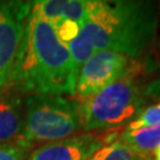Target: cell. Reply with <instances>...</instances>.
Returning <instances> with one entry per match:
<instances>
[{"instance_id": "9a60e30c", "label": "cell", "mask_w": 160, "mask_h": 160, "mask_svg": "<svg viewBox=\"0 0 160 160\" xmlns=\"http://www.w3.org/2000/svg\"><path fill=\"white\" fill-rule=\"evenodd\" d=\"M152 160H160V145L153 151V158Z\"/></svg>"}, {"instance_id": "9c48e42d", "label": "cell", "mask_w": 160, "mask_h": 160, "mask_svg": "<svg viewBox=\"0 0 160 160\" xmlns=\"http://www.w3.org/2000/svg\"><path fill=\"white\" fill-rule=\"evenodd\" d=\"M116 139L139 154L151 157V153L160 145V123L135 131L125 129Z\"/></svg>"}, {"instance_id": "6da1fadb", "label": "cell", "mask_w": 160, "mask_h": 160, "mask_svg": "<svg viewBox=\"0 0 160 160\" xmlns=\"http://www.w3.org/2000/svg\"><path fill=\"white\" fill-rule=\"evenodd\" d=\"M77 74L68 46L50 23L30 11L5 89L12 94L75 95Z\"/></svg>"}, {"instance_id": "5bb4252c", "label": "cell", "mask_w": 160, "mask_h": 160, "mask_svg": "<svg viewBox=\"0 0 160 160\" xmlns=\"http://www.w3.org/2000/svg\"><path fill=\"white\" fill-rule=\"evenodd\" d=\"M53 29L57 33L58 38L61 39L62 43H64L65 45H68L71 40H74L77 34L80 33V25L74 23L69 19H62L61 22H58Z\"/></svg>"}, {"instance_id": "277c9868", "label": "cell", "mask_w": 160, "mask_h": 160, "mask_svg": "<svg viewBox=\"0 0 160 160\" xmlns=\"http://www.w3.org/2000/svg\"><path fill=\"white\" fill-rule=\"evenodd\" d=\"M82 131L80 103L57 95H29L19 142L33 146L75 137Z\"/></svg>"}, {"instance_id": "30bf717a", "label": "cell", "mask_w": 160, "mask_h": 160, "mask_svg": "<svg viewBox=\"0 0 160 160\" xmlns=\"http://www.w3.org/2000/svg\"><path fill=\"white\" fill-rule=\"evenodd\" d=\"M89 160H152V158L139 154L129 148L126 143L114 139L97 149Z\"/></svg>"}, {"instance_id": "52a82bcc", "label": "cell", "mask_w": 160, "mask_h": 160, "mask_svg": "<svg viewBox=\"0 0 160 160\" xmlns=\"http://www.w3.org/2000/svg\"><path fill=\"white\" fill-rule=\"evenodd\" d=\"M113 132H88L59 141L48 142L33 149L29 160H89L97 149L116 139Z\"/></svg>"}, {"instance_id": "8992f818", "label": "cell", "mask_w": 160, "mask_h": 160, "mask_svg": "<svg viewBox=\"0 0 160 160\" xmlns=\"http://www.w3.org/2000/svg\"><path fill=\"white\" fill-rule=\"evenodd\" d=\"M32 2L0 1V90L5 89L23 39Z\"/></svg>"}, {"instance_id": "3957f363", "label": "cell", "mask_w": 160, "mask_h": 160, "mask_svg": "<svg viewBox=\"0 0 160 160\" xmlns=\"http://www.w3.org/2000/svg\"><path fill=\"white\" fill-rule=\"evenodd\" d=\"M140 68L135 63L122 77L102 92L80 103L82 131H113L129 123L146 103L139 78Z\"/></svg>"}, {"instance_id": "7a4b0ae2", "label": "cell", "mask_w": 160, "mask_h": 160, "mask_svg": "<svg viewBox=\"0 0 160 160\" xmlns=\"http://www.w3.org/2000/svg\"><path fill=\"white\" fill-rule=\"evenodd\" d=\"M157 22V7L151 1L88 0L80 32L95 50L137 58L152 43Z\"/></svg>"}, {"instance_id": "5b68a950", "label": "cell", "mask_w": 160, "mask_h": 160, "mask_svg": "<svg viewBox=\"0 0 160 160\" xmlns=\"http://www.w3.org/2000/svg\"><path fill=\"white\" fill-rule=\"evenodd\" d=\"M131 67L129 58L113 51H97L77 75L75 95L78 101L94 96L122 77Z\"/></svg>"}, {"instance_id": "8fae6325", "label": "cell", "mask_w": 160, "mask_h": 160, "mask_svg": "<svg viewBox=\"0 0 160 160\" xmlns=\"http://www.w3.org/2000/svg\"><path fill=\"white\" fill-rule=\"evenodd\" d=\"M68 50L70 53V57L74 64V68L76 74L78 75L81 68L88 62V59L95 53V49L88 40L82 36V33H78L77 37L74 40H71L68 45Z\"/></svg>"}, {"instance_id": "4fadbf2b", "label": "cell", "mask_w": 160, "mask_h": 160, "mask_svg": "<svg viewBox=\"0 0 160 160\" xmlns=\"http://www.w3.org/2000/svg\"><path fill=\"white\" fill-rule=\"evenodd\" d=\"M31 146L19 141L0 145V160H29Z\"/></svg>"}, {"instance_id": "7c38bea8", "label": "cell", "mask_w": 160, "mask_h": 160, "mask_svg": "<svg viewBox=\"0 0 160 160\" xmlns=\"http://www.w3.org/2000/svg\"><path fill=\"white\" fill-rule=\"evenodd\" d=\"M88 12V0H64L63 18L74 23L83 24Z\"/></svg>"}, {"instance_id": "ba28073f", "label": "cell", "mask_w": 160, "mask_h": 160, "mask_svg": "<svg viewBox=\"0 0 160 160\" xmlns=\"http://www.w3.org/2000/svg\"><path fill=\"white\" fill-rule=\"evenodd\" d=\"M24 107L20 98L0 90V145L16 142L23 131Z\"/></svg>"}]
</instances>
